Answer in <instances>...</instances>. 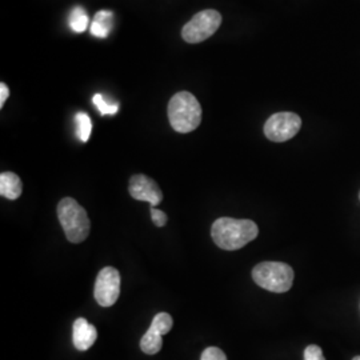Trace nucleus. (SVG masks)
I'll return each instance as SVG.
<instances>
[{
	"label": "nucleus",
	"instance_id": "16",
	"mask_svg": "<svg viewBox=\"0 0 360 360\" xmlns=\"http://www.w3.org/2000/svg\"><path fill=\"white\" fill-rule=\"evenodd\" d=\"M200 360H227V356L220 348L208 347L203 351Z\"/></svg>",
	"mask_w": 360,
	"mask_h": 360
},
{
	"label": "nucleus",
	"instance_id": "4",
	"mask_svg": "<svg viewBox=\"0 0 360 360\" xmlns=\"http://www.w3.org/2000/svg\"><path fill=\"white\" fill-rule=\"evenodd\" d=\"M294 278V270L282 262H263L252 270L254 282L263 290L276 294H283L291 290Z\"/></svg>",
	"mask_w": 360,
	"mask_h": 360
},
{
	"label": "nucleus",
	"instance_id": "15",
	"mask_svg": "<svg viewBox=\"0 0 360 360\" xmlns=\"http://www.w3.org/2000/svg\"><path fill=\"white\" fill-rule=\"evenodd\" d=\"M92 102L96 105V108L99 110V112L102 115H115L117 112V104H110L105 102L103 96L101 94H96L94 98H92Z\"/></svg>",
	"mask_w": 360,
	"mask_h": 360
},
{
	"label": "nucleus",
	"instance_id": "9",
	"mask_svg": "<svg viewBox=\"0 0 360 360\" xmlns=\"http://www.w3.org/2000/svg\"><path fill=\"white\" fill-rule=\"evenodd\" d=\"M129 195L141 202H147L151 207L158 206L163 200V193L158 183L147 175L138 174L129 179Z\"/></svg>",
	"mask_w": 360,
	"mask_h": 360
},
{
	"label": "nucleus",
	"instance_id": "6",
	"mask_svg": "<svg viewBox=\"0 0 360 360\" xmlns=\"http://www.w3.org/2000/svg\"><path fill=\"white\" fill-rule=\"evenodd\" d=\"M302 127L300 116L294 112H278L264 124V135L271 142L282 143L292 139Z\"/></svg>",
	"mask_w": 360,
	"mask_h": 360
},
{
	"label": "nucleus",
	"instance_id": "17",
	"mask_svg": "<svg viewBox=\"0 0 360 360\" xmlns=\"http://www.w3.org/2000/svg\"><path fill=\"white\" fill-rule=\"evenodd\" d=\"M304 360H326L322 348L316 345H311L304 349Z\"/></svg>",
	"mask_w": 360,
	"mask_h": 360
},
{
	"label": "nucleus",
	"instance_id": "18",
	"mask_svg": "<svg viewBox=\"0 0 360 360\" xmlns=\"http://www.w3.org/2000/svg\"><path fill=\"white\" fill-rule=\"evenodd\" d=\"M151 219L156 227H163L167 223V215L155 207H151Z\"/></svg>",
	"mask_w": 360,
	"mask_h": 360
},
{
	"label": "nucleus",
	"instance_id": "8",
	"mask_svg": "<svg viewBox=\"0 0 360 360\" xmlns=\"http://www.w3.org/2000/svg\"><path fill=\"white\" fill-rule=\"evenodd\" d=\"M172 316L167 312H159L155 315L147 333L143 335L141 348L147 355H155L163 347V335L168 334L172 328Z\"/></svg>",
	"mask_w": 360,
	"mask_h": 360
},
{
	"label": "nucleus",
	"instance_id": "19",
	"mask_svg": "<svg viewBox=\"0 0 360 360\" xmlns=\"http://www.w3.org/2000/svg\"><path fill=\"white\" fill-rule=\"evenodd\" d=\"M10 96V90L7 87L6 83H0V108L4 105L6 101L8 99Z\"/></svg>",
	"mask_w": 360,
	"mask_h": 360
},
{
	"label": "nucleus",
	"instance_id": "1",
	"mask_svg": "<svg viewBox=\"0 0 360 360\" xmlns=\"http://www.w3.org/2000/svg\"><path fill=\"white\" fill-rule=\"evenodd\" d=\"M259 229L248 219L219 218L214 221L211 236L219 248L236 251L257 239Z\"/></svg>",
	"mask_w": 360,
	"mask_h": 360
},
{
	"label": "nucleus",
	"instance_id": "7",
	"mask_svg": "<svg viewBox=\"0 0 360 360\" xmlns=\"http://www.w3.org/2000/svg\"><path fill=\"white\" fill-rule=\"evenodd\" d=\"M120 295V274L114 267H104L98 274L94 296L99 306L111 307Z\"/></svg>",
	"mask_w": 360,
	"mask_h": 360
},
{
	"label": "nucleus",
	"instance_id": "12",
	"mask_svg": "<svg viewBox=\"0 0 360 360\" xmlns=\"http://www.w3.org/2000/svg\"><path fill=\"white\" fill-rule=\"evenodd\" d=\"M112 18H114V13L111 11H107V10L99 11L94 16V20L91 23V34L96 38H107L112 27Z\"/></svg>",
	"mask_w": 360,
	"mask_h": 360
},
{
	"label": "nucleus",
	"instance_id": "3",
	"mask_svg": "<svg viewBox=\"0 0 360 360\" xmlns=\"http://www.w3.org/2000/svg\"><path fill=\"white\" fill-rule=\"evenodd\" d=\"M58 218L71 243H82L90 235L91 221L87 211L72 198H65L58 205Z\"/></svg>",
	"mask_w": 360,
	"mask_h": 360
},
{
	"label": "nucleus",
	"instance_id": "11",
	"mask_svg": "<svg viewBox=\"0 0 360 360\" xmlns=\"http://www.w3.org/2000/svg\"><path fill=\"white\" fill-rule=\"evenodd\" d=\"M23 191V184L20 178L15 172H1L0 175V195L10 200L20 198Z\"/></svg>",
	"mask_w": 360,
	"mask_h": 360
},
{
	"label": "nucleus",
	"instance_id": "10",
	"mask_svg": "<svg viewBox=\"0 0 360 360\" xmlns=\"http://www.w3.org/2000/svg\"><path fill=\"white\" fill-rule=\"evenodd\" d=\"M98 339V331L95 326L87 322L84 318H79L72 327V342L79 351H87L94 346Z\"/></svg>",
	"mask_w": 360,
	"mask_h": 360
},
{
	"label": "nucleus",
	"instance_id": "20",
	"mask_svg": "<svg viewBox=\"0 0 360 360\" xmlns=\"http://www.w3.org/2000/svg\"><path fill=\"white\" fill-rule=\"evenodd\" d=\"M352 360H360V356H355Z\"/></svg>",
	"mask_w": 360,
	"mask_h": 360
},
{
	"label": "nucleus",
	"instance_id": "13",
	"mask_svg": "<svg viewBox=\"0 0 360 360\" xmlns=\"http://www.w3.org/2000/svg\"><path fill=\"white\" fill-rule=\"evenodd\" d=\"M89 23H90V20H89V16L84 11V8L77 7V8L72 10V13L70 15V23L68 25L74 32H77V34L84 32L89 27Z\"/></svg>",
	"mask_w": 360,
	"mask_h": 360
},
{
	"label": "nucleus",
	"instance_id": "14",
	"mask_svg": "<svg viewBox=\"0 0 360 360\" xmlns=\"http://www.w3.org/2000/svg\"><path fill=\"white\" fill-rule=\"evenodd\" d=\"M77 138L82 142H87L90 139L91 132H92V122L90 116L86 112H79L77 115Z\"/></svg>",
	"mask_w": 360,
	"mask_h": 360
},
{
	"label": "nucleus",
	"instance_id": "2",
	"mask_svg": "<svg viewBox=\"0 0 360 360\" xmlns=\"http://www.w3.org/2000/svg\"><path fill=\"white\" fill-rule=\"evenodd\" d=\"M168 120L171 127L180 134H188L202 123V107L191 92L175 94L168 103Z\"/></svg>",
	"mask_w": 360,
	"mask_h": 360
},
{
	"label": "nucleus",
	"instance_id": "5",
	"mask_svg": "<svg viewBox=\"0 0 360 360\" xmlns=\"http://www.w3.org/2000/svg\"><path fill=\"white\" fill-rule=\"evenodd\" d=\"M221 25V15L217 10H203L183 27L181 38L184 41L198 44L211 38Z\"/></svg>",
	"mask_w": 360,
	"mask_h": 360
},
{
	"label": "nucleus",
	"instance_id": "21",
	"mask_svg": "<svg viewBox=\"0 0 360 360\" xmlns=\"http://www.w3.org/2000/svg\"><path fill=\"white\" fill-rule=\"evenodd\" d=\"M359 198H360V193H359Z\"/></svg>",
	"mask_w": 360,
	"mask_h": 360
}]
</instances>
